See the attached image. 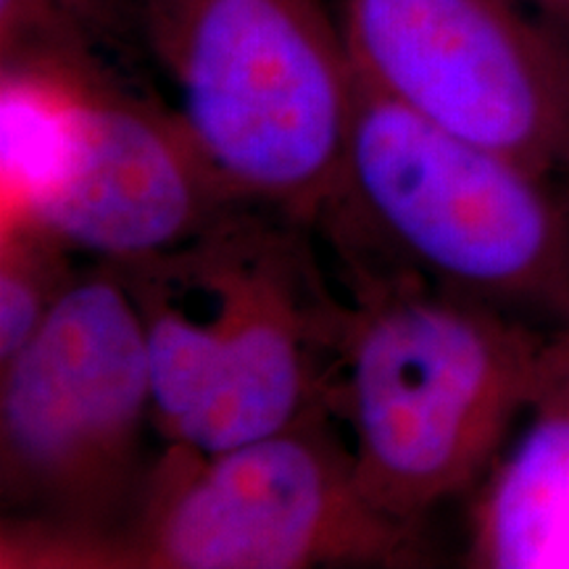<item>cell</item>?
I'll use <instances>...</instances> for the list:
<instances>
[{"label": "cell", "instance_id": "cell-9", "mask_svg": "<svg viewBox=\"0 0 569 569\" xmlns=\"http://www.w3.org/2000/svg\"><path fill=\"white\" fill-rule=\"evenodd\" d=\"M119 32L138 34L130 0H0L3 82L67 96L138 84L106 59Z\"/></svg>", "mask_w": 569, "mask_h": 569}, {"label": "cell", "instance_id": "cell-2", "mask_svg": "<svg viewBox=\"0 0 569 569\" xmlns=\"http://www.w3.org/2000/svg\"><path fill=\"white\" fill-rule=\"evenodd\" d=\"M151 369L113 264L82 267L48 322L0 365L3 567H88L153 461Z\"/></svg>", "mask_w": 569, "mask_h": 569}, {"label": "cell", "instance_id": "cell-5", "mask_svg": "<svg viewBox=\"0 0 569 569\" xmlns=\"http://www.w3.org/2000/svg\"><path fill=\"white\" fill-rule=\"evenodd\" d=\"M419 530L377 511L336 411L219 453L167 443L90 569H315L415 565Z\"/></svg>", "mask_w": 569, "mask_h": 569}, {"label": "cell", "instance_id": "cell-10", "mask_svg": "<svg viewBox=\"0 0 569 569\" xmlns=\"http://www.w3.org/2000/svg\"><path fill=\"white\" fill-rule=\"evenodd\" d=\"M74 251L27 213L6 209L0 246V365L38 336L80 277Z\"/></svg>", "mask_w": 569, "mask_h": 569}, {"label": "cell", "instance_id": "cell-7", "mask_svg": "<svg viewBox=\"0 0 569 569\" xmlns=\"http://www.w3.org/2000/svg\"><path fill=\"white\" fill-rule=\"evenodd\" d=\"M42 132L11 167V201L80 259L130 264L193 243L234 201L169 103L138 84L63 92L3 84Z\"/></svg>", "mask_w": 569, "mask_h": 569}, {"label": "cell", "instance_id": "cell-3", "mask_svg": "<svg viewBox=\"0 0 569 569\" xmlns=\"http://www.w3.org/2000/svg\"><path fill=\"white\" fill-rule=\"evenodd\" d=\"M315 230L327 246L532 322L569 315V188L427 122L361 77L343 180Z\"/></svg>", "mask_w": 569, "mask_h": 569}, {"label": "cell", "instance_id": "cell-4", "mask_svg": "<svg viewBox=\"0 0 569 569\" xmlns=\"http://www.w3.org/2000/svg\"><path fill=\"white\" fill-rule=\"evenodd\" d=\"M172 109L234 201L315 230L343 180L356 77L327 0H130Z\"/></svg>", "mask_w": 569, "mask_h": 569}, {"label": "cell", "instance_id": "cell-11", "mask_svg": "<svg viewBox=\"0 0 569 569\" xmlns=\"http://www.w3.org/2000/svg\"><path fill=\"white\" fill-rule=\"evenodd\" d=\"M528 3L536 6L538 11L549 13V17L569 24V0H528Z\"/></svg>", "mask_w": 569, "mask_h": 569}, {"label": "cell", "instance_id": "cell-6", "mask_svg": "<svg viewBox=\"0 0 569 569\" xmlns=\"http://www.w3.org/2000/svg\"><path fill=\"white\" fill-rule=\"evenodd\" d=\"M356 74L569 188V24L528 0H338Z\"/></svg>", "mask_w": 569, "mask_h": 569}, {"label": "cell", "instance_id": "cell-8", "mask_svg": "<svg viewBox=\"0 0 569 569\" xmlns=\"http://www.w3.org/2000/svg\"><path fill=\"white\" fill-rule=\"evenodd\" d=\"M569 528V315L549 327L519 432L482 480L467 565L538 567Z\"/></svg>", "mask_w": 569, "mask_h": 569}, {"label": "cell", "instance_id": "cell-1", "mask_svg": "<svg viewBox=\"0 0 569 569\" xmlns=\"http://www.w3.org/2000/svg\"><path fill=\"white\" fill-rule=\"evenodd\" d=\"M343 327L327 403L351 430L356 480L377 511L422 530L482 486L528 407L551 325L332 248Z\"/></svg>", "mask_w": 569, "mask_h": 569}]
</instances>
